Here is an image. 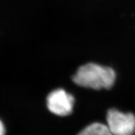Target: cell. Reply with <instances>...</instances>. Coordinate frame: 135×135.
Wrapping results in <instances>:
<instances>
[{
	"label": "cell",
	"instance_id": "obj_2",
	"mask_svg": "<svg viewBox=\"0 0 135 135\" xmlns=\"http://www.w3.org/2000/svg\"><path fill=\"white\" fill-rule=\"evenodd\" d=\"M108 127L113 135H134L135 116L132 113H123L114 108L106 114Z\"/></svg>",
	"mask_w": 135,
	"mask_h": 135
},
{
	"label": "cell",
	"instance_id": "obj_3",
	"mask_svg": "<svg viewBox=\"0 0 135 135\" xmlns=\"http://www.w3.org/2000/svg\"><path fill=\"white\" fill-rule=\"evenodd\" d=\"M75 98L63 89L51 91L46 98L47 108L50 112L57 116L70 115L73 110Z\"/></svg>",
	"mask_w": 135,
	"mask_h": 135
},
{
	"label": "cell",
	"instance_id": "obj_5",
	"mask_svg": "<svg viewBox=\"0 0 135 135\" xmlns=\"http://www.w3.org/2000/svg\"><path fill=\"white\" fill-rule=\"evenodd\" d=\"M6 130H5V127L1 120H0V135H5Z\"/></svg>",
	"mask_w": 135,
	"mask_h": 135
},
{
	"label": "cell",
	"instance_id": "obj_1",
	"mask_svg": "<svg viewBox=\"0 0 135 135\" xmlns=\"http://www.w3.org/2000/svg\"><path fill=\"white\" fill-rule=\"evenodd\" d=\"M115 80L116 73L112 68L94 63L80 66L72 77V81L77 85L97 90L110 89Z\"/></svg>",
	"mask_w": 135,
	"mask_h": 135
},
{
	"label": "cell",
	"instance_id": "obj_4",
	"mask_svg": "<svg viewBox=\"0 0 135 135\" xmlns=\"http://www.w3.org/2000/svg\"><path fill=\"white\" fill-rule=\"evenodd\" d=\"M77 135H113L108 126L100 123H93L84 128Z\"/></svg>",
	"mask_w": 135,
	"mask_h": 135
}]
</instances>
